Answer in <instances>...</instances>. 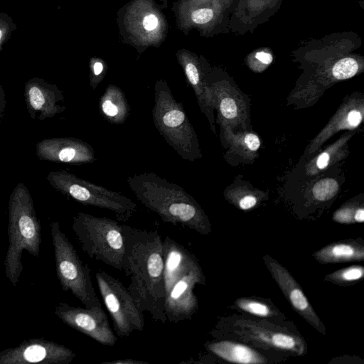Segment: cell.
<instances>
[{"instance_id": "obj_29", "label": "cell", "mask_w": 364, "mask_h": 364, "mask_svg": "<svg viewBox=\"0 0 364 364\" xmlns=\"http://www.w3.org/2000/svg\"><path fill=\"white\" fill-rule=\"evenodd\" d=\"M102 364H144L148 363L147 362H144L142 360H137L132 358H123V359H117L111 361H105L101 363Z\"/></svg>"}, {"instance_id": "obj_27", "label": "cell", "mask_w": 364, "mask_h": 364, "mask_svg": "<svg viewBox=\"0 0 364 364\" xmlns=\"http://www.w3.org/2000/svg\"><path fill=\"white\" fill-rule=\"evenodd\" d=\"M257 203V198L253 196H246L239 201V206L242 210H248L254 207Z\"/></svg>"}, {"instance_id": "obj_6", "label": "cell", "mask_w": 364, "mask_h": 364, "mask_svg": "<svg viewBox=\"0 0 364 364\" xmlns=\"http://www.w3.org/2000/svg\"><path fill=\"white\" fill-rule=\"evenodd\" d=\"M56 275L63 289L70 291L87 308L102 306L92 285L87 264L61 230L57 221L50 224Z\"/></svg>"}, {"instance_id": "obj_31", "label": "cell", "mask_w": 364, "mask_h": 364, "mask_svg": "<svg viewBox=\"0 0 364 364\" xmlns=\"http://www.w3.org/2000/svg\"><path fill=\"white\" fill-rule=\"evenodd\" d=\"M6 106V94L2 87L0 85V123L4 114Z\"/></svg>"}, {"instance_id": "obj_3", "label": "cell", "mask_w": 364, "mask_h": 364, "mask_svg": "<svg viewBox=\"0 0 364 364\" xmlns=\"http://www.w3.org/2000/svg\"><path fill=\"white\" fill-rule=\"evenodd\" d=\"M165 316L171 323L190 320L198 310L194 292L205 277L196 257L169 236L163 240Z\"/></svg>"}, {"instance_id": "obj_22", "label": "cell", "mask_w": 364, "mask_h": 364, "mask_svg": "<svg viewBox=\"0 0 364 364\" xmlns=\"http://www.w3.org/2000/svg\"><path fill=\"white\" fill-rule=\"evenodd\" d=\"M357 60L351 57L337 61L332 68V75L337 80H346L353 77L358 71Z\"/></svg>"}, {"instance_id": "obj_8", "label": "cell", "mask_w": 364, "mask_h": 364, "mask_svg": "<svg viewBox=\"0 0 364 364\" xmlns=\"http://www.w3.org/2000/svg\"><path fill=\"white\" fill-rule=\"evenodd\" d=\"M95 279L117 335L127 337L134 331H142L144 327L143 312L136 305L127 288L102 269L96 272Z\"/></svg>"}, {"instance_id": "obj_30", "label": "cell", "mask_w": 364, "mask_h": 364, "mask_svg": "<svg viewBox=\"0 0 364 364\" xmlns=\"http://www.w3.org/2000/svg\"><path fill=\"white\" fill-rule=\"evenodd\" d=\"M330 155L328 152L321 153L316 161V166L318 169L325 168L329 162Z\"/></svg>"}, {"instance_id": "obj_12", "label": "cell", "mask_w": 364, "mask_h": 364, "mask_svg": "<svg viewBox=\"0 0 364 364\" xmlns=\"http://www.w3.org/2000/svg\"><path fill=\"white\" fill-rule=\"evenodd\" d=\"M234 329L242 338L262 346L296 355H302L306 351V344L300 336L274 326L238 319L235 322Z\"/></svg>"}, {"instance_id": "obj_15", "label": "cell", "mask_w": 364, "mask_h": 364, "mask_svg": "<svg viewBox=\"0 0 364 364\" xmlns=\"http://www.w3.org/2000/svg\"><path fill=\"white\" fill-rule=\"evenodd\" d=\"M226 6L225 0H180L177 6L178 27L184 32L213 26Z\"/></svg>"}, {"instance_id": "obj_19", "label": "cell", "mask_w": 364, "mask_h": 364, "mask_svg": "<svg viewBox=\"0 0 364 364\" xmlns=\"http://www.w3.org/2000/svg\"><path fill=\"white\" fill-rule=\"evenodd\" d=\"M174 104L175 101L172 100V105L168 107H164L166 112L163 113L161 117L163 128L166 127L169 129L167 132L168 134H166L167 135L168 134V139H170L173 129L178 133V135L179 134L183 135L184 134H188L189 133L186 131H190L191 129L185 113L179 108L178 105Z\"/></svg>"}, {"instance_id": "obj_1", "label": "cell", "mask_w": 364, "mask_h": 364, "mask_svg": "<svg viewBox=\"0 0 364 364\" xmlns=\"http://www.w3.org/2000/svg\"><path fill=\"white\" fill-rule=\"evenodd\" d=\"M127 269V287L136 305L153 320L164 323L165 290L163 240L158 230H139L124 225Z\"/></svg>"}, {"instance_id": "obj_5", "label": "cell", "mask_w": 364, "mask_h": 364, "mask_svg": "<svg viewBox=\"0 0 364 364\" xmlns=\"http://www.w3.org/2000/svg\"><path fill=\"white\" fill-rule=\"evenodd\" d=\"M72 230L82 251L90 258L126 273L124 225L107 218L77 213L73 218Z\"/></svg>"}, {"instance_id": "obj_17", "label": "cell", "mask_w": 364, "mask_h": 364, "mask_svg": "<svg viewBox=\"0 0 364 364\" xmlns=\"http://www.w3.org/2000/svg\"><path fill=\"white\" fill-rule=\"evenodd\" d=\"M205 348L218 357L231 363L242 364L266 363V358L252 348L230 341H213Z\"/></svg>"}, {"instance_id": "obj_34", "label": "cell", "mask_w": 364, "mask_h": 364, "mask_svg": "<svg viewBox=\"0 0 364 364\" xmlns=\"http://www.w3.org/2000/svg\"><path fill=\"white\" fill-rule=\"evenodd\" d=\"M1 36H2V32H1V31L0 30V40H1Z\"/></svg>"}, {"instance_id": "obj_18", "label": "cell", "mask_w": 364, "mask_h": 364, "mask_svg": "<svg viewBox=\"0 0 364 364\" xmlns=\"http://www.w3.org/2000/svg\"><path fill=\"white\" fill-rule=\"evenodd\" d=\"M314 257L323 264L363 260V242L350 240L331 243L315 252Z\"/></svg>"}, {"instance_id": "obj_11", "label": "cell", "mask_w": 364, "mask_h": 364, "mask_svg": "<svg viewBox=\"0 0 364 364\" xmlns=\"http://www.w3.org/2000/svg\"><path fill=\"white\" fill-rule=\"evenodd\" d=\"M76 354L69 348L43 338L24 340L0 351V364H68Z\"/></svg>"}, {"instance_id": "obj_10", "label": "cell", "mask_w": 364, "mask_h": 364, "mask_svg": "<svg viewBox=\"0 0 364 364\" xmlns=\"http://www.w3.org/2000/svg\"><path fill=\"white\" fill-rule=\"evenodd\" d=\"M54 314L66 325L104 346H113L117 342L102 306L82 308L60 302Z\"/></svg>"}, {"instance_id": "obj_16", "label": "cell", "mask_w": 364, "mask_h": 364, "mask_svg": "<svg viewBox=\"0 0 364 364\" xmlns=\"http://www.w3.org/2000/svg\"><path fill=\"white\" fill-rule=\"evenodd\" d=\"M87 146L73 138L44 139L36 144L38 159L55 163L78 164L88 161Z\"/></svg>"}, {"instance_id": "obj_21", "label": "cell", "mask_w": 364, "mask_h": 364, "mask_svg": "<svg viewBox=\"0 0 364 364\" xmlns=\"http://www.w3.org/2000/svg\"><path fill=\"white\" fill-rule=\"evenodd\" d=\"M364 269L361 265H353L327 274L325 280L334 284H350L363 278Z\"/></svg>"}, {"instance_id": "obj_9", "label": "cell", "mask_w": 364, "mask_h": 364, "mask_svg": "<svg viewBox=\"0 0 364 364\" xmlns=\"http://www.w3.org/2000/svg\"><path fill=\"white\" fill-rule=\"evenodd\" d=\"M123 28L135 46L146 48L164 41L168 24L154 0H133L124 15Z\"/></svg>"}, {"instance_id": "obj_4", "label": "cell", "mask_w": 364, "mask_h": 364, "mask_svg": "<svg viewBox=\"0 0 364 364\" xmlns=\"http://www.w3.org/2000/svg\"><path fill=\"white\" fill-rule=\"evenodd\" d=\"M9 246L5 255V274L16 286L23 267L24 250L38 257L41 252V227L37 218L31 195L24 183H18L9 200Z\"/></svg>"}, {"instance_id": "obj_2", "label": "cell", "mask_w": 364, "mask_h": 364, "mask_svg": "<svg viewBox=\"0 0 364 364\" xmlns=\"http://www.w3.org/2000/svg\"><path fill=\"white\" fill-rule=\"evenodd\" d=\"M127 182L137 199L164 222L201 235L211 232L210 223L200 206L178 186L154 173L129 177Z\"/></svg>"}, {"instance_id": "obj_7", "label": "cell", "mask_w": 364, "mask_h": 364, "mask_svg": "<svg viewBox=\"0 0 364 364\" xmlns=\"http://www.w3.org/2000/svg\"><path fill=\"white\" fill-rule=\"evenodd\" d=\"M46 179L56 191L84 205L112 211L120 222L128 220L136 210V204L127 197L92 184L66 171H50Z\"/></svg>"}, {"instance_id": "obj_33", "label": "cell", "mask_w": 364, "mask_h": 364, "mask_svg": "<svg viewBox=\"0 0 364 364\" xmlns=\"http://www.w3.org/2000/svg\"><path fill=\"white\" fill-rule=\"evenodd\" d=\"M364 220V209L363 208H358L355 213V222L363 223Z\"/></svg>"}, {"instance_id": "obj_20", "label": "cell", "mask_w": 364, "mask_h": 364, "mask_svg": "<svg viewBox=\"0 0 364 364\" xmlns=\"http://www.w3.org/2000/svg\"><path fill=\"white\" fill-rule=\"evenodd\" d=\"M235 304L242 311L263 318L276 317L280 313L271 304L257 299L239 298L235 301Z\"/></svg>"}, {"instance_id": "obj_25", "label": "cell", "mask_w": 364, "mask_h": 364, "mask_svg": "<svg viewBox=\"0 0 364 364\" xmlns=\"http://www.w3.org/2000/svg\"><path fill=\"white\" fill-rule=\"evenodd\" d=\"M250 62L257 67H266L273 61L272 53L267 50H258L251 55Z\"/></svg>"}, {"instance_id": "obj_14", "label": "cell", "mask_w": 364, "mask_h": 364, "mask_svg": "<svg viewBox=\"0 0 364 364\" xmlns=\"http://www.w3.org/2000/svg\"><path fill=\"white\" fill-rule=\"evenodd\" d=\"M24 99L28 113L32 119L44 120L65 109L62 105L64 100L62 91L42 80L32 79L26 82Z\"/></svg>"}, {"instance_id": "obj_13", "label": "cell", "mask_w": 364, "mask_h": 364, "mask_svg": "<svg viewBox=\"0 0 364 364\" xmlns=\"http://www.w3.org/2000/svg\"><path fill=\"white\" fill-rule=\"evenodd\" d=\"M267 269L293 309L316 330L326 334V328L310 304L302 289L290 272L275 259L263 257Z\"/></svg>"}, {"instance_id": "obj_23", "label": "cell", "mask_w": 364, "mask_h": 364, "mask_svg": "<svg viewBox=\"0 0 364 364\" xmlns=\"http://www.w3.org/2000/svg\"><path fill=\"white\" fill-rule=\"evenodd\" d=\"M338 191V184L332 178H325L318 181L313 188V194L320 201L328 200L334 197Z\"/></svg>"}, {"instance_id": "obj_32", "label": "cell", "mask_w": 364, "mask_h": 364, "mask_svg": "<svg viewBox=\"0 0 364 364\" xmlns=\"http://www.w3.org/2000/svg\"><path fill=\"white\" fill-rule=\"evenodd\" d=\"M92 72L95 75H100L103 71V64L98 59H92Z\"/></svg>"}, {"instance_id": "obj_28", "label": "cell", "mask_w": 364, "mask_h": 364, "mask_svg": "<svg viewBox=\"0 0 364 364\" xmlns=\"http://www.w3.org/2000/svg\"><path fill=\"white\" fill-rule=\"evenodd\" d=\"M102 109L104 112L109 116H116L118 113L117 107L113 104L110 100H105L102 104Z\"/></svg>"}, {"instance_id": "obj_26", "label": "cell", "mask_w": 364, "mask_h": 364, "mask_svg": "<svg viewBox=\"0 0 364 364\" xmlns=\"http://www.w3.org/2000/svg\"><path fill=\"white\" fill-rule=\"evenodd\" d=\"M245 143L247 148L251 151H257L260 146L259 137L254 134H247L245 137Z\"/></svg>"}, {"instance_id": "obj_24", "label": "cell", "mask_w": 364, "mask_h": 364, "mask_svg": "<svg viewBox=\"0 0 364 364\" xmlns=\"http://www.w3.org/2000/svg\"><path fill=\"white\" fill-rule=\"evenodd\" d=\"M220 109L223 116L228 119H232L237 115V105L230 97H225L221 100Z\"/></svg>"}]
</instances>
